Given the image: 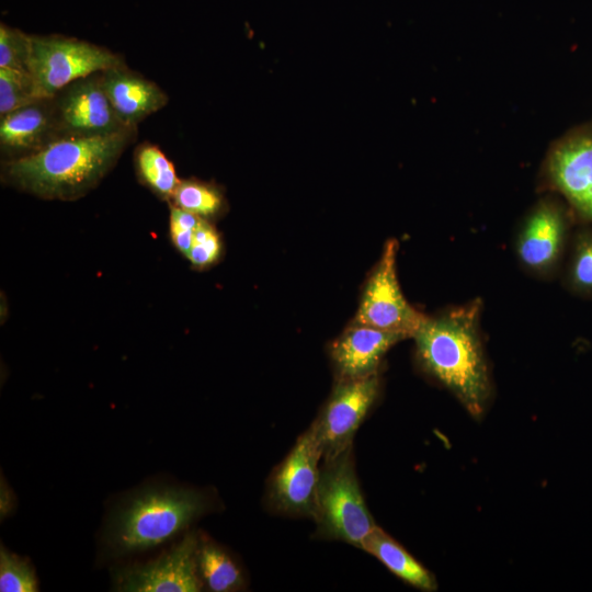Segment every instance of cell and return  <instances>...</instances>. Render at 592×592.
I'll return each mask as SVG.
<instances>
[{
  "label": "cell",
  "instance_id": "obj_1",
  "mask_svg": "<svg viewBox=\"0 0 592 592\" xmlns=\"http://www.w3.org/2000/svg\"><path fill=\"white\" fill-rule=\"evenodd\" d=\"M479 312L480 304L471 303L426 317L412 337L424 372L452 391L475 418L483 414L491 395Z\"/></svg>",
  "mask_w": 592,
  "mask_h": 592
},
{
  "label": "cell",
  "instance_id": "obj_2",
  "mask_svg": "<svg viewBox=\"0 0 592 592\" xmlns=\"http://www.w3.org/2000/svg\"><path fill=\"white\" fill-rule=\"evenodd\" d=\"M133 128L103 136H62L8 163L7 178L47 198H75L96 184L116 162Z\"/></svg>",
  "mask_w": 592,
  "mask_h": 592
},
{
  "label": "cell",
  "instance_id": "obj_3",
  "mask_svg": "<svg viewBox=\"0 0 592 592\" xmlns=\"http://www.w3.org/2000/svg\"><path fill=\"white\" fill-rule=\"evenodd\" d=\"M207 508V498L196 490H145L113 515L106 532L107 544L117 555L152 548L174 537Z\"/></svg>",
  "mask_w": 592,
  "mask_h": 592
},
{
  "label": "cell",
  "instance_id": "obj_4",
  "mask_svg": "<svg viewBox=\"0 0 592 592\" xmlns=\"http://www.w3.org/2000/svg\"><path fill=\"white\" fill-rule=\"evenodd\" d=\"M323 459L312 517L317 523V534L361 548L376 524L358 485L352 445Z\"/></svg>",
  "mask_w": 592,
  "mask_h": 592
},
{
  "label": "cell",
  "instance_id": "obj_5",
  "mask_svg": "<svg viewBox=\"0 0 592 592\" xmlns=\"http://www.w3.org/2000/svg\"><path fill=\"white\" fill-rule=\"evenodd\" d=\"M122 65L117 55L84 41L31 35L29 71L41 99L54 98L78 79Z\"/></svg>",
  "mask_w": 592,
  "mask_h": 592
},
{
  "label": "cell",
  "instance_id": "obj_6",
  "mask_svg": "<svg viewBox=\"0 0 592 592\" xmlns=\"http://www.w3.org/2000/svg\"><path fill=\"white\" fill-rule=\"evenodd\" d=\"M543 174L547 186L567 202L572 214L592 223V119L550 145Z\"/></svg>",
  "mask_w": 592,
  "mask_h": 592
},
{
  "label": "cell",
  "instance_id": "obj_7",
  "mask_svg": "<svg viewBox=\"0 0 592 592\" xmlns=\"http://www.w3.org/2000/svg\"><path fill=\"white\" fill-rule=\"evenodd\" d=\"M322 457L311 424L271 476L269 502L277 512L314 517Z\"/></svg>",
  "mask_w": 592,
  "mask_h": 592
},
{
  "label": "cell",
  "instance_id": "obj_8",
  "mask_svg": "<svg viewBox=\"0 0 592 592\" xmlns=\"http://www.w3.org/2000/svg\"><path fill=\"white\" fill-rule=\"evenodd\" d=\"M397 241L389 240L369 277L354 323L412 338L425 316L417 311L401 293L396 274Z\"/></svg>",
  "mask_w": 592,
  "mask_h": 592
},
{
  "label": "cell",
  "instance_id": "obj_9",
  "mask_svg": "<svg viewBox=\"0 0 592 592\" xmlns=\"http://www.w3.org/2000/svg\"><path fill=\"white\" fill-rule=\"evenodd\" d=\"M53 103L58 137L103 136L129 129L114 112L101 72L69 83L55 94Z\"/></svg>",
  "mask_w": 592,
  "mask_h": 592
},
{
  "label": "cell",
  "instance_id": "obj_10",
  "mask_svg": "<svg viewBox=\"0 0 592 592\" xmlns=\"http://www.w3.org/2000/svg\"><path fill=\"white\" fill-rule=\"evenodd\" d=\"M379 390L376 374L339 379L320 415L312 423L323 458H330L352 445L360 424L374 405Z\"/></svg>",
  "mask_w": 592,
  "mask_h": 592
},
{
  "label": "cell",
  "instance_id": "obj_11",
  "mask_svg": "<svg viewBox=\"0 0 592 592\" xmlns=\"http://www.w3.org/2000/svg\"><path fill=\"white\" fill-rule=\"evenodd\" d=\"M200 535L186 534L156 560L122 569L116 589L127 592H196L203 588L197 570Z\"/></svg>",
  "mask_w": 592,
  "mask_h": 592
},
{
  "label": "cell",
  "instance_id": "obj_12",
  "mask_svg": "<svg viewBox=\"0 0 592 592\" xmlns=\"http://www.w3.org/2000/svg\"><path fill=\"white\" fill-rule=\"evenodd\" d=\"M571 209L554 198L540 201L517 238V255L530 270L548 273L559 263L571 226Z\"/></svg>",
  "mask_w": 592,
  "mask_h": 592
},
{
  "label": "cell",
  "instance_id": "obj_13",
  "mask_svg": "<svg viewBox=\"0 0 592 592\" xmlns=\"http://www.w3.org/2000/svg\"><path fill=\"white\" fill-rule=\"evenodd\" d=\"M407 337L354 323L331 345V358L339 379H355L376 374L390 346Z\"/></svg>",
  "mask_w": 592,
  "mask_h": 592
},
{
  "label": "cell",
  "instance_id": "obj_14",
  "mask_svg": "<svg viewBox=\"0 0 592 592\" xmlns=\"http://www.w3.org/2000/svg\"><path fill=\"white\" fill-rule=\"evenodd\" d=\"M101 81L117 117L129 128L168 102V96L155 82L123 65L102 71Z\"/></svg>",
  "mask_w": 592,
  "mask_h": 592
},
{
  "label": "cell",
  "instance_id": "obj_15",
  "mask_svg": "<svg viewBox=\"0 0 592 592\" xmlns=\"http://www.w3.org/2000/svg\"><path fill=\"white\" fill-rule=\"evenodd\" d=\"M54 135L58 136L53 98L1 115L0 144L4 151L26 156L57 138Z\"/></svg>",
  "mask_w": 592,
  "mask_h": 592
},
{
  "label": "cell",
  "instance_id": "obj_16",
  "mask_svg": "<svg viewBox=\"0 0 592 592\" xmlns=\"http://www.w3.org/2000/svg\"><path fill=\"white\" fill-rule=\"evenodd\" d=\"M361 549L376 557L392 573L423 591H435L432 573L382 528L376 526L363 540Z\"/></svg>",
  "mask_w": 592,
  "mask_h": 592
},
{
  "label": "cell",
  "instance_id": "obj_17",
  "mask_svg": "<svg viewBox=\"0 0 592 592\" xmlns=\"http://www.w3.org/2000/svg\"><path fill=\"white\" fill-rule=\"evenodd\" d=\"M197 570L203 588L213 592H231L243 589L241 569L228 553L205 536H200Z\"/></svg>",
  "mask_w": 592,
  "mask_h": 592
},
{
  "label": "cell",
  "instance_id": "obj_18",
  "mask_svg": "<svg viewBox=\"0 0 592 592\" xmlns=\"http://www.w3.org/2000/svg\"><path fill=\"white\" fill-rule=\"evenodd\" d=\"M137 169L143 180L161 196L170 197L181 182L172 162L156 146L144 145L137 151Z\"/></svg>",
  "mask_w": 592,
  "mask_h": 592
},
{
  "label": "cell",
  "instance_id": "obj_19",
  "mask_svg": "<svg viewBox=\"0 0 592 592\" xmlns=\"http://www.w3.org/2000/svg\"><path fill=\"white\" fill-rule=\"evenodd\" d=\"M566 282L573 293L592 296V229H583L576 235Z\"/></svg>",
  "mask_w": 592,
  "mask_h": 592
},
{
  "label": "cell",
  "instance_id": "obj_20",
  "mask_svg": "<svg viewBox=\"0 0 592 592\" xmlns=\"http://www.w3.org/2000/svg\"><path fill=\"white\" fill-rule=\"evenodd\" d=\"M41 100L32 75L10 68H0V113H9Z\"/></svg>",
  "mask_w": 592,
  "mask_h": 592
},
{
  "label": "cell",
  "instance_id": "obj_21",
  "mask_svg": "<svg viewBox=\"0 0 592 592\" xmlns=\"http://www.w3.org/2000/svg\"><path fill=\"white\" fill-rule=\"evenodd\" d=\"M172 197L178 207L197 216L214 215L221 206L215 189L193 181L180 182Z\"/></svg>",
  "mask_w": 592,
  "mask_h": 592
},
{
  "label": "cell",
  "instance_id": "obj_22",
  "mask_svg": "<svg viewBox=\"0 0 592 592\" xmlns=\"http://www.w3.org/2000/svg\"><path fill=\"white\" fill-rule=\"evenodd\" d=\"M0 591H38L37 580L31 563L8 551L3 546L0 549Z\"/></svg>",
  "mask_w": 592,
  "mask_h": 592
},
{
  "label": "cell",
  "instance_id": "obj_23",
  "mask_svg": "<svg viewBox=\"0 0 592 592\" xmlns=\"http://www.w3.org/2000/svg\"><path fill=\"white\" fill-rule=\"evenodd\" d=\"M31 35L0 25V68L29 71Z\"/></svg>",
  "mask_w": 592,
  "mask_h": 592
},
{
  "label": "cell",
  "instance_id": "obj_24",
  "mask_svg": "<svg viewBox=\"0 0 592 592\" xmlns=\"http://www.w3.org/2000/svg\"><path fill=\"white\" fill-rule=\"evenodd\" d=\"M220 247L219 237L214 228L201 219L194 230L193 243L186 257L196 267H204L217 260Z\"/></svg>",
  "mask_w": 592,
  "mask_h": 592
},
{
  "label": "cell",
  "instance_id": "obj_25",
  "mask_svg": "<svg viewBox=\"0 0 592 592\" xmlns=\"http://www.w3.org/2000/svg\"><path fill=\"white\" fill-rule=\"evenodd\" d=\"M201 217L186 212L178 206L172 207L170 213V232L175 247L185 253L191 250L193 234L201 221Z\"/></svg>",
  "mask_w": 592,
  "mask_h": 592
},
{
  "label": "cell",
  "instance_id": "obj_26",
  "mask_svg": "<svg viewBox=\"0 0 592 592\" xmlns=\"http://www.w3.org/2000/svg\"><path fill=\"white\" fill-rule=\"evenodd\" d=\"M1 501H0V512L1 519L7 517L13 510L14 497L11 490L8 488L7 483L1 481Z\"/></svg>",
  "mask_w": 592,
  "mask_h": 592
}]
</instances>
